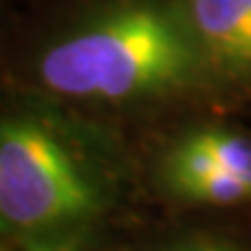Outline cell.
Returning a JSON list of instances; mask_svg holds the SVG:
<instances>
[{
  "label": "cell",
  "instance_id": "1",
  "mask_svg": "<svg viewBox=\"0 0 251 251\" xmlns=\"http://www.w3.org/2000/svg\"><path fill=\"white\" fill-rule=\"evenodd\" d=\"M205 70L179 0H114L54 37L35 68L45 91L86 102L170 96Z\"/></svg>",
  "mask_w": 251,
  "mask_h": 251
},
{
  "label": "cell",
  "instance_id": "2",
  "mask_svg": "<svg viewBox=\"0 0 251 251\" xmlns=\"http://www.w3.org/2000/svg\"><path fill=\"white\" fill-rule=\"evenodd\" d=\"M112 200V175L86 140L45 114L0 117V228L51 235L91 224Z\"/></svg>",
  "mask_w": 251,
  "mask_h": 251
},
{
  "label": "cell",
  "instance_id": "3",
  "mask_svg": "<svg viewBox=\"0 0 251 251\" xmlns=\"http://www.w3.org/2000/svg\"><path fill=\"white\" fill-rule=\"evenodd\" d=\"M207 70L251 81V0H179Z\"/></svg>",
  "mask_w": 251,
  "mask_h": 251
},
{
  "label": "cell",
  "instance_id": "4",
  "mask_svg": "<svg viewBox=\"0 0 251 251\" xmlns=\"http://www.w3.org/2000/svg\"><path fill=\"white\" fill-rule=\"evenodd\" d=\"M161 251H247V247L228 233L202 230V233H191L186 237H179L168 247H163Z\"/></svg>",
  "mask_w": 251,
  "mask_h": 251
},
{
  "label": "cell",
  "instance_id": "5",
  "mask_svg": "<svg viewBox=\"0 0 251 251\" xmlns=\"http://www.w3.org/2000/svg\"><path fill=\"white\" fill-rule=\"evenodd\" d=\"M47 251H68V249H47Z\"/></svg>",
  "mask_w": 251,
  "mask_h": 251
}]
</instances>
